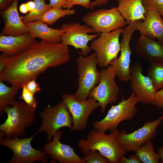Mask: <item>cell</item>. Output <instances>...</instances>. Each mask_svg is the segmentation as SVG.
<instances>
[{
  "label": "cell",
  "mask_w": 163,
  "mask_h": 163,
  "mask_svg": "<svg viewBox=\"0 0 163 163\" xmlns=\"http://www.w3.org/2000/svg\"><path fill=\"white\" fill-rule=\"evenodd\" d=\"M70 57L68 46L41 40L25 50L6 59L5 67L0 73V81L18 89L36 78L46 69L68 62Z\"/></svg>",
  "instance_id": "obj_1"
},
{
  "label": "cell",
  "mask_w": 163,
  "mask_h": 163,
  "mask_svg": "<svg viewBox=\"0 0 163 163\" xmlns=\"http://www.w3.org/2000/svg\"><path fill=\"white\" fill-rule=\"evenodd\" d=\"M120 131L117 129L108 134L95 129L91 131L87 139L78 140V146L81 153L85 155L90 151L97 150L107 158L110 162L119 163L121 157L126 154L117 141Z\"/></svg>",
  "instance_id": "obj_2"
},
{
  "label": "cell",
  "mask_w": 163,
  "mask_h": 163,
  "mask_svg": "<svg viewBox=\"0 0 163 163\" xmlns=\"http://www.w3.org/2000/svg\"><path fill=\"white\" fill-rule=\"evenodd\" d=\"M12 106L7 107L4 110L7 118L0 126V139L4 136L10 138L24 136L26 129L34 121L36 109L23 101H16Z\"/></svg>",
  "instance_id": "obj_3"
},
{
  "label": "cell",
  "mask_w": 163,
  "mask_h": 163,
  "mask_svg": "<svg viewBox=\"0 0 163 163\" xmlns=\"http://www.w3.org/2000/svg\"><path fill=\"white\" fill-rule=\"evenodd\" d=\"M78 87L74 97L80 101L88 98L91 90L98 83L100 73L97 69L95 53L86 56L80 55L77 59Z\"/></svg>",
  "instance_id": "obj_4"
},
{
  "label": "cell",
  "mask_w": 163,
  "mask_h": 163,
  "mask_svg": "<svg viewBox=\"0 0 163 163\" xmlns=\"http://www.w3.org/2000/svg\"><path fill=\"white\" fill-rule=\"evenodd\" d=\"M138 102L135 94L132 92L128 98L122 100L117 105H112L105 117L93 123L94 129L105 132L117 129L119 124L125 120L132 119L137 112L136 105Z\"/></svg>",
  "instance_id": "obj_5"
},
{
  "label": "cell",
  "mask_w": 163,
  "mask_h": 163,
  "mask_svg": "<svg viewBox=\"0 0 163 163\" xmlns=\"http://www.w3.org/2000/svg\"><path fill=\"white\" fill-rule=\"evenodd\" d=\"M123 29L119 28L110 32L101 33L92 42L90 47L96 56L97 65L101 68H106L117 58L121 50L119 42Z\"/></svg>",
  "instance_id": "obj_6"
},
{
  "label": "cell",
  "mask_w": 163,
  "mask_h": 163,
  "mask_svg": "<svg viewBox=\"0 0 163 163\" xmlns=\"http://www.w3.org/2000/svg\"><path fill=\"white\" fill-rule=\"evenodd\" d=\"M39 115L42 123L36 133L45 132L48 141H51L54 134L62 127H68L72 131V118L62 101L55 106H47L40 112Z\"/></svg>",
  "instance_id": "obj_7"
},
{
  "label": "cell",
  "mask_w": 163,
  "mask_h": 163,
  "mask_svg": "<svg viewBox=\"0 0 163 163\" xmlns=\"http://www.w3.org/2000/svg\"><path fill=\"white\" fill-rule=\"evenodd\" d=\"M37 134L36 133L29 138L20 139L15 137L0 139V145L8 147L13 153L9 163H33L36 161L46 162L47 154L40 149H34L31 145L32 140Z\"/></svg>",
  "instance_id": "obj_8"
},
{
  "label": "cell",
  "mask_w": 163,
  "mask_h": 163,
  "mask_svg": "<svg viewBox=\"0 0 163 163\" xmlns=\"http://www.w3.org/2000/svg\"><path fill=\"white\" fill-rule=\"evenodd\" d=\"M60 29L64 31L61 37V42L76 49H80V54L83 56H87L91 51L88 42L100 35L88 25L77 23L63 24Z\"/></svg>",
  "instance_id": "obj_9"
},
{
  "label": "cell",
  "mask_w": 163,
  "mask_h": 163,
  "mask_svg": "<svg viewBox=\"0 0 163 163\" xmlns=\"http://www.w3.org/2000/svg\"><path fill=\"white\" fill-rule=\"evenodd\" d=\"M82 20L96 33L99 34L110 32L127 24L115 7L108 9L101 8L90 12L83 17Z\"/></svg>",
  "instance_id": "obj_10"
},
{
  "label": "cell",
  "mask_w": 163,
  "mask_h": 163,
  "mask_svg": "<svg viewBox=\"0 0 163 163\" xmlns=\"http://www.w3.org/2000/svg\"><path fill=\"white\" fill-rule=\"evenodd\" d=\"M100 73L98 85L91 90L88 97H92L98 102L101 112L104 113L108 104L117 101L120 91L114 80L116 75L112 66L104 68Z\"/></svg>",
  "instance_id": "obj_11"
},
{
  "label": "cell",
  "mask_w": 163,
  "mask_h": 163,
  "mask_svg": "<svg viewBox=\"0 0 163 163\" xmlns=\"http://www.w3.org/2000/svg\"><path fill=\"white\" fill-rule=\"evenodd\" d=\"M163 120L162 115L155 120L145 123L142 127L129 133L121 130L117 137V142L126 152H136L147 141L155 138L157 128Z\"/></svg>",
  "instance_id": "obj_12"
},
{
  "label": "cell",
  "mask_w": 163,
  "mask_h": 163,
  "mask_svg": "<svg viewBox=\"0 0 163 163\" xmlns=\"http://www.w3.org/2000/svg\"><path fill=\"white\" fill-rule=\"evenodd\" d=\"M64 102L71 114L73 119L72 131L82 130L87 125L88 118L92 112L99 107L98 102L92 97L84 101L76 99L73 95H62Z\"/></svg>",
  "instance_id": "obj_13"
},
{
  "label": "cell",
  "mask_w": 163,
  "mask_h": 163,
  "mask_svg": "<svg viewBox=\"0 0 163 163\" xmlns=\"http://www.w3.org/2000/svg\"><path fill=\"white\" fill-rule=\"evenodd\" d=\"M135 22H131L128 26L123 28L122 39L120 43V55L110 64L116 76L121 81H128L131 76L130 56L132 50L130 47L129 42L133 33L136 30Z\"/></svg>",
  "instance_id": "obj_14"
},
{
  "label": "cell",
  "mask_w": 163,
  "mask_h": 163,
  "mask_svg": "<svg viewBox=\"0 0 163 163\" xmlns=\"http://www.w3.org/2000/svg\"><path fill=\"white\" fill-rule=\"evenodd\" d=\"M141 64L136 62L131 69L130 86L138 102L153 104L156 91L151 80L142 73Z\"/></svg>",
  "instance_id": "obj_15"
},
{
  "label": "cell",
  "mask_w": 163,
  "mask_h": 163,
  "mask_svg": "<svg viewBox=\"0 0 163 163\" xmlns=\"http://www.w3.org/2000/svg\"><path fill=\"white\" fill-rule=\"evenodd\" d=\"M62 134L61 131L58 130L53 135L52 141L44 145L43 151L50 155L49 157L59 163H85L82 158L76 154L74 148L60 142Z\"/></svg>",
  "instance_id": "obj_16"
},
{
  "label": "cell",
  "mask_w": 163,
  "mask_h": 163,
  "mask_svg": "<svg viewBox=\"0 0 163 163\" xmlns=\"http://www.w3.org/2000/svg\"><path fill=\"white\" fill-rule=\"evenodd\" d=\"M145 18L136 21V30L141 35L153 39H156L163 45V19L158 12L155 9L146 11Z\"/></svg>",
  "instance_id": "obj_17"
},
{
  "label": "cell",
  "mask_w": 163,
  "mask_h": 163,
  "mask_svg": "<svg viewBox=\"0 0 163 163\" xmlns=\"http://www.w3.org/2000/svg\"><path fill=\"white\" fill-rule=\"evenodd\" d=\"M18 0L1 12L4 26L1 33L5 35L17 36L29 33L28 30L19 17L17 10Z\"/></svg>",
  "instance_id": "obj_18"
},
{
  "label": "cell",
  "mask_w": 163,
  "mask_h": 163,
  "mask_svg": "<svg viewBox=\"0 0 163 163\" xmlns=\"http://www.w3.org/2000/svg\"><path fill=\"white\" fill-rule=\"evenodd\" d=\"M36 42L29 33L17 36L0 34V51L11 56L25 50Z\"/></svg>",
  "instance_id": "obj_19"
},
{
  "label": "cell",
  "mask_w": 163,
  "mask_h": 163,
  "mask_svg": "<svg viewBox=\"0 0 163 163\" xmlns=\"http://www.w3.org/2000/svg\"><path fill=\"white\" fill-rule=\"evenodd\" d=\"M135 49L138 56L150 63L163 62V45L155 39L141 35Z\"/></svg>",
  "instance_id": "obj_20"
},
{
  "label": "cell",
  "mask_w": 163,
  "mask_h": 163,
  "mask_svg": "<svg viewBox=\"0 0 163 163\" xmlns=\"http://www.w3.org/2000/svg\"><path fill=\"white\" fill-rule=\"evenodd\" d=\"M24 24L30 36L33 39L39 38L42 40L55 43L61 42V37L64 33L62 30L50 28L41 20Z\"/></svg>",
  "instance_id": "obj_21"
},
{
  "label": "cell",
  "mask_w": 163,
  "mask_h": 163,
  "mask_svg": "<svg viewBox=\"0 0 163 163\" xmlns=\"http://www.w3.org/2000/svg\"><path fill=\"white\" fill-rule=\"evenodd\" d=\"M117 9L125 20L127 24L131 22L143 20L146 11L142 0H117Z\"/></svg>",
  "instance_id": "obj_22"
},
{
  "label": "cell",
  "mask_w": 163,
  "mask_h": 163,
  "mask_svg": "<svg viewBox=\"0 0 163 163\" xmlns=\"http://www.w3.org/2000/svg\"><path fill=\"white\" fill-rule=\"evenodd\" d=\"M0 81V115L1 116L5 108L10 105H13L16 101V97L18 89L11 86L8 87Z\"/></svg>",
  "instance_id": "obj_23"
},
{
  "label": "cell",
  "mask_w": 163,
  "mask_h": 163,
  "mask_svg": "<svg viewBox=\"0 0 163 163\" xmlns=\"http://www.w3.org/2000/svg\"><path fill=\"white\" fill-rule=\"evenodd\" d=\"M154 148L152 141L149 140L136 151L135 154L142 163H159L160 156L155 152Z\"/></svg>",
  "instance_id": "obj_24"
},
{
  "label": "cell",
  "mask_w": 163,
  "mask_h": 163,
  "mask_svg": "<svg viewBox=\"0 0 163 163\" xmlns=\"http://www.w3.org/2000/svg\"><path fill=\"white\" fill-rule=\"evenodd\" d=\"M156 91L163 87V62L150 63L147 72Z\"/></svg>",
  "instance_id": "obj_25"
},
{
  "label": "cell",
  "mask_w": 163,
  "mask_h": 163,
  "mask_svg": "<svg viewBox=\"0 0 163 163\" xmlns=\"http://www.w3.org/2000/svg\"><path fill=\"white\" fill-rule=\"evenodd\" d=\"M34 8L27 15L21 17L24 23L40 20L44 13L51 8L46 4L45 0H34Z\"/></svg>",
  "instance_id": "obj_26"
},
{
  "label": "cell",
  "mask_w": 163,
  "mask_h": 163,
  "mask_svg": "<svg viewBox=\"0 0 163 163\" xmlns=\"http://www.w3.org/2000/svg\"><path fill=\"white\" fill-rule=\"evenodd\" d=\"M75 13V10L73 9L51 8L44 13L40 20L51 26L59 18Z\"/></svg>",
  "instance_id": "obj_27"
},
{
  "label": "cell",
  "mask_w": 163,
  "mask_h": 163,
  "mask_svg": "<svg viewBox=\"0 0 163 163\" xmlns=\"http://www.w3.org/2000/svg\"><path fill=\"white\" fill-rule=\"evenodd\" d=\"M85 163H107L110 162L108 159L99 151H90L82 158Z\"/></svg>",
  "instance_id": "obj_28"
},
{
  "label": "cell",
  "mask_w": 163,
  "mask_h": 163,
  "mask_svg": "<svg viewBox=\"0 0 163 163\" xmlns=\"http://www.w3.org/2000/svg\"><path fill=\"white\" fill-rule=\"evenodd\" d=\"M21 88L22 94L19 97V99L22 100L30 107L36 109L37 100L34 97V95L27 90L24 85Z\"/></svg>",
  "instance_id": "obj_29"
},
{
  "label": "cell",
  "mask_w": 163,
  "mask_h": 163,
  "mask_svg": "<svg viewBox=\"0 0 163 163\" xmlns=\"http://www.w3.org/2000/svg\"><path fill=\"white\" fill-rule=\"evenodd\" d=\"M146 11L151 9L157 11L163 19V0H142Z\"/></svg>",
  "instance_id": "obj_30"
},
{
  "label": "cell",
  "mask_w": 163,
  "mask_h": 163,
  "mask_svg": "<svg viewBox=\"0 0 163 163\" xmlns=\"http://www.w3.org/2000/svg\"><path fill=\"white\" fill-rule=\"evenodd\" d=\"M91 0H66L63 8L71 9L75 5H79L88 9H90L89 4Z\"/></svg>",
  "instance_id": "obj_31"
},
{
  "label": "cell",
  "mask_w": 163,
  "mask_h": 163,
  "mask_svg": "<svg viewBox=\"0 0 163 163\" xmlns=\"http://www.w3.org/2000/svg\"><path fill=\"white\" fill-rule=\"evenodd\" d=\"M153 105L159 109L163 108V87L160 90L156 91Z\"/></svg>",
  "instance_id": "obj_32"
},
{
  "label": "cell",
  "mask_w": 163,
  "mask_h": 163,
  "mask_svg": "<svg viewBox=\"0 0 163 163\" xmlns=\"http://www.w3.org/2000/svg\"><path fill=\"white\" fill-rule=\"evenodd\" d=\"M24 85L27 90L34 95L41 89L38 84L36 81V78L30 81Z\"/></svg>",
  "instance_id": "obj_33"
},
{
  "label": "cell",
  "mask_w": 163,
  "mask_h": 163,
  "mask_svg": "<svg viewBox=\"0 0 163 163\" xmlns=\"http://www.w3.org/2000/svg\"><path fill=\"white\" fill-rule=\"evenodd\" d=\"M119 163H142L139 158L136 155H130L128 158L122 156L120 158Z\"/></svg>",
  "instance_id": "obj_34"
},
{
  "label": "cell",
  "mask_w": 163,
  "mask_h": 163,
  "mask_svg": "<svg viewBox=\"0 0 163 163\" xmlns=\"http://www.w3.org/2000/svg\"><path fill=\"white\" fill-rule=\"evenodd\" d=\"M35 3L34 1H29L22 4L20 6L19 11L21 12L26 14L31 11L34 8Z\"/></svg>",
  "instance_id": "obj_35"
},
{
  "label": "cell",
  "mask_w": 163,
  "mask_h": 163,
  "mask_svg": "<svg viewBox=\"0 0 163 163\" xmlns=\"http://www.w3.org/2000/svg\"><path fill=\"white\" fill-rule=\"evenodd\" d=\"M66 0H50L48 4L51 8H63Z\"/></svg>",
  "instance_id": "obj_36"
},
{
  "label": "cell",
  "mask_w": 163,
  "mask_h": 163,
  "mask_svg": "<svg viewBox=\"0 0 163 163\" xmlns=\"http://www.w3.org/2000/svg\"><path fill=\"white\" fill-rule=\"evenodd\" d=\"M110 0H95L90 2L89 4L90 9H93L95 7L105 5Z\"/></svg>",
  "instance_id": "obj_37"
},
{
  "label": "cell",
  "mask_w": 163,
  "mask_h": 163,
  "mask_svg": "<svg viewBox=\"0 0 163 163\" xmlns=\"http://www.w3.org/2000/svg\"><path fill=\"white\" fill-rule=\"evenodd\" d=\"M7 55L2 53L0 55V73L1 72L5 67L6 59Z\"/></svg>",
  "instance_id": "obj_38"
},
{
  "label": "cell",
  "mask_w": 163,
  "mask_h": 163,
  "mask_svg": "<svg viewBox=\"0 0 163 163\" xmlns=\"http://www.w3.org/2000/svg\"><path fill=\"white\" fill-rule=\"evenodd\" d=\"M9 7L8 0H0V10H5Z\"/></svg>",
  "instance_id": "obj_39"
},
{
  "label": "cell",
  "mask_w": 163,
  "mask_h": 163,
  "mask_svg": "<svg viewBox=\"0 0 163 163\" xmlns=\"http://www.w3.org/2000/svg\"><path fill=\"white\" fill-rule=\"evenodd\" d=\"M158 153L160 156L161 163H163V146L157 149Z\"/></svg>",
  "instance_id": "obj_40"
},
{
  "label": "cell",
  "mask_w": 163,
  "mask_h": 163,
  "mask_svg": "<svg viewBox=\"0 0 163 163\" xmlns=\"http://www.w3.org/2000/svg\"><path fill=\"white\" fill-rule=\"evenodd\" d=\"M14 0H8L9 6H10L11 5Z\"/></svg>",
  "instance_id": "obj_41"
}]
</instances>
